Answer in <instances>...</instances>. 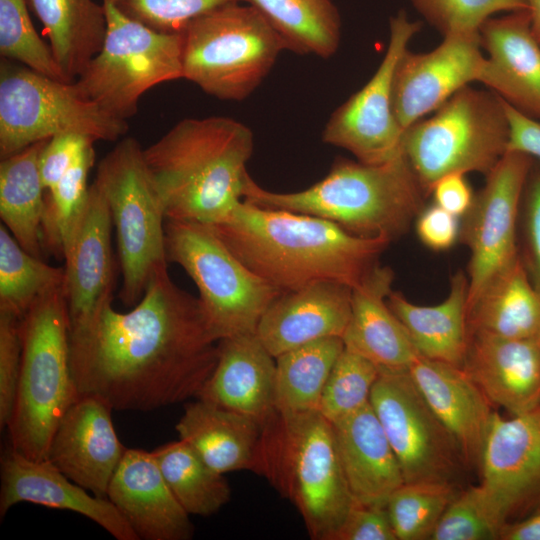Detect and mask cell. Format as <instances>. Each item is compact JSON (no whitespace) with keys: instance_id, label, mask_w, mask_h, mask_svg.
<instances>
[{"instance_id":"1","label":"cell","mask_w":540,"mask_h":540,"mask_svg":"<svg viewBox=\"0 0 540 540\" xmlns=\"http://www.w3.org/2000/svg\"><path fill=\"white\" fill-rule=\"evenodd\" d=\"M218 342L199 298L164 269L130 311L109 302L69 333L71 374L79 396L112 410L150 411L197 397L217 364Z\"/></svg>"},{"instance_id":"2","label":"cell","mask_w":540,"mask_h":540,"mask_svg":"<svg viewBox=\"0 0 540 540\" xmlns=\"http://www.w3.org/2000/svg\"><path fill=\"white\" fill-rule=\"evenodd\" d=\"M209 225L246 267L283 293L322 281L354 288L391 242L353 235L323 218L244 200Z\"/></svg>"},{"instance_id":"3","label":"cell","mask_w":540,"mask_h":540,"mask_svg":"<svg viewBox=\"0 0 540 540\" xmlns=\"http://www.w3.org/2000/svg\"><path fill=\"white\" fill-rule=\"evenodd\" d=\"M253 132L229 117L186 118L144 149L166 219L217 223L243 200Z\"/></svg>"},{"instance_id":"4","label":"cell","mask_w":540,"mask_h":540,"mask_svg":"<svg viewBox=\"0 0 540 540\" xmlns=\"http://www.w3.org/2000/svg\"><path fill=\"white\" fill-rule=\"evenodd\" d=\"M427 197L403 151L381 164L340 159L312 186L280 193L259 186L247 173L243 200L253 205L307 214L347 232L390 241L408 231Z\"/></svg>"},{"instance_id":"5","label":"cell","mask_w":540,"mask_h":540,"mask_svg":"<svg viewBox=\"0 0 540 540\" xmlns=\"http://www.w3.org/2000/svg\"><path fill=\"white\" fill-rule=\"evenodd\" d=\"M253 472L291 501L313 540H332L354 503L332 424L319 411H276L261 426Z\"/></svg>"},{"instance_id":"6","label":"cell","mask_w":540,"mask_h":540,"mask_svg":"<svg viewBox=\"0 0 540 540\" xmlns=\"http://www.w3.org/2000/svg\"><path fill=\"white\" fill-rule=\"evenodd\" d=\"M19 327L21 368L7 428L12 450L42 461L60 419L79 397L70 368L64 288L39 299Z\"/></svg>"},{"instance_id":"7","label":"cell","mask_w":540,"mask_h":540,"mask_svg":"<svg viewBox=\"0 0 540 540\" xmlns=\"http://www.w3.org/2000/svg\"><path fill=\"white\" fill-rule=\"evenodd\" d=\"M180 33L183 78L225 101L247 98L287 50L264 15L241 2L191 20Z\"/></svg>"},{"instance_id":"8","label":"cell","mask_w":540,"mask_h":540,"mask_svg":"<svg viewBox=\"0 0 540 540\" xmlns=\"http://www.w3.org/2000/svg\"><path fill=\"white\" fill-rule=\"evenodd\" d=\"M508 142L504 101L489 89L468 85L431 117L406 128L402 151L429 196L435 183L448 174L487 176L508 151Z\"/></svg>"},{"instance_id":"9","label":"cell","mask_w":540,"mask_h":540,"mask_svg":"<svg viewBox=\"0 0 540 540\" xmlns=\"http://www.w3.org/2000/svg\"><path fill=\"white\" fill-rule=\"evenodd\" d=\"M95 182L103 192L115 228L125 306L142 298L152 276L167 269L166 216L144 159L131 137L117 142L98 164Z\"/></svg>"},{"instance_id":"10","label":"cell","mask_w":540,"mask_h":540,"mask_svg":"<svg viewBox=\"0 0 540 540\" xmlns=\"http://www.w3.org/2000/svg\"><path fill=\"white\" fill-rule=\"evenodd\" d=\"M165 248L167 261L181 266L197 286L218 341L255 334L266 309L283 293L246 267L209 224L166 219Z\"/></svg>"},{"instance_id":"11","label":"cell","mask_w":540,"mask_h":540,"mask_svg":"<svg viewBox=\"0 0 540 540\" xmlns=\"http://www.w3.org/2000/svg\"><path fill=\"white\" fill-rule=\"evenodd\" d=\"M107 29L100 51L74 84L112 116L128 120L151 88L183 78L181 33L154 30L102 0Z\"/></svg>"},{"instance_id":"12","label":"cell","mask_w":540,"mask_h":540,"mask_svg":"<svg viewBox=\"0 0 540 540\" xmlns=\"http://www.w3.org/2000/svg\"><path fill=\"white\" fill-rule=\"evenodd\" d=\"M128 122L82 96L74 82L53 79L22 64H0V156L62 134L117 141Z\"/></svg>"},{"instance_id":"13","label":"cell","mask_w":540,"mask_h":540,"mask_svg":"<svg viewBox=\"0 0 540 540\" xmlns=\"http://www.w3.org/2000/svg\"><path fill=\"white\" fill-rule=\"evenodd\" d=\"M370 405L397 457L405 483H454L465 464L461 450L408 370L381 371L371 391Z\"/></svg>"},{"instance_id":"14","label":"cell","mask_w":540,"mask_h":540,"mask_svg":"<svg viewBox=\"0 0 540 540\" xmlns=\"http://www.w3.org/2000/svg\"><path fill=\"white\" fill-rule=\"evenodd\" d=\"M421 22L400 10L389 21L384 57L369 81L340 107L322 132V140L353 154L365 164H381L402 153L404 130L393 105V80L398 61Z\"/></svg>"},{"instance_id":"15","label":"cell","mask_w":540,"mask_h":540,"mask_svg":"<svg viewBox=\"0 0 540 540\" xmlns=\"http://www.w3.org/2000/svg\"><path fill=\"white\" fill-rule=\"evenodd\" d=\"M533 161L525 153L507 151L464 215L459 237L470 253L467 309L491 280L520 257L521 199Z\"/></svg>"},{"instance_id":"16","label":"cell","mask_w":540,"mask_h":540,"mask_svg":"<svg viewBox=\"0 0 540 540\" xmlns=\"http://www.w3.org/2000/svg\"><path fill=\"white\" fill-rule=\"evenodd\" d=\"M482 49L479 32H472L443 36L428 52L403 53L394 73L393 105L404 131L460 89L479 82L486 60Z\"/></svg>"},{"instance_id":"17","label":"cell","mask_w":540,"mask_h":540,"mask_svg":"<svg viewBox=\"0 0 540 540\" xmlns=\"http://www.w3.org/2000/svg\"><path fill=\"white\" fill-rule=\"evenodd\" d=\"M479 468L508 518L540 508V408L510 418L494 411Z\"/></svg>"},{"instance_id":"18","label":"cell","mask_w":540,"mask_h":540,"mask_svg":"<svg viewBox=\"0 0 540 540\" xmlns=\"http://www.w3.org/2000/svg\"><path fill=\"white\" fill-rule=\"evenodd\" d=\"M111 411L96 396H79L60 419L46 458L70 480L100 497H106L126 450L114 429Z\"/></svg>"},{"instance_id":"19","label":"cell","mask_w":540,"mask_h":540,"mask_svg":"<svg viewBox=\"0 0 540 540\" xmlns=\"http://www.w3.org/2000/svg\"><path fill=\"white\" fill-rule=\"evenodd\" d=\"M112 227L105 196L94 181L89 186L86 214L65 259L64 296L69 333L86 327L112 302L115 280Z\"/></svg>"},{"instance_id":"20","label":"cell","mask_w":540,"mask_h":540,"mask_svg":"<svg viewBox=\"0 0 540 540\" xmlns=\"http://www.w3.org/2000/svg\"><path fill=\"white\" fill-rule=\"evenodd\" d=\"M479 34L488 53L479 82L540 121V45L531 32L528 9L489 18Z\"/></svg>"},{"instance_id":"21","label":"cell","mask_w":540,"mask_h":540,"mask_svg":"<svg viewBox=\"0 0 540 540\" xmlns=\"http://www.w3.org/2000/svg\"><path fill=\"white\" fill-rule=\"evenodd\" d=\"M106 497L139 539L188 540L193 536L190 515L173 495L152 452L126 448Z\"/></svg>"},{"instance_id":"22","label":"cell","mask_w":540,"mask_h":540,"mask_svg":"<svg viewBox=\"0 0 540 540\" xmlns=\"http://www.w3.org/2000/svg\"><path fill=\"white\" fill-rule=\"evenodd\" d=\"M20 502L72 511L94 521L117 540H139L107 497L90 495L47 460L10 449L1 465L0 514Z\"/></svg>"},{"instance_id":"23","label":"cell","mask_w":540,"mask_h":540,"mask_svg":"<svg viewBox=\"0 0 540 540\" xmlns=\"http://www.w3.org/2000/svg\"><path fill=\"white\" fill-rule=\"evenodd\" d=\"M352 288L332 281L284 292L266 309L256 336L275 358L309 342L342 338L351 314Z\"/></svg>"},{"instance_id":"24","label":"cell","mask_w":540,"mask_h":540,"mask_svg":"<svg viewBox=\"0 0 540 540\" xmlns=\"http://www.w3.org/2000/svg\"><path fill=\"white\" fill-rule=\"evenodd\" d=\"M463 369L510 415L540 408V343L471 332Z\"/></svg>"},{"instance_id":"25","label":"cell","mask_w":540,"mask_h":540,"mask_svg":"<svg viewBox=\"0 0 540 540\" xmlns=\"http://www.w3.org/2000/svg\"><path fill=\"white\" fill-rule=\"evenodd\" d=\"M393 280V270L378 263L352 288L351 314L342 340L345 349L381 371H406L420 354L388 304Z\"/></svg>"},{"instance_id":"26","label":"cell","mask_w":540,"mask_h":540,"mask_svg":"<svg viewBox=\"0 0 540 540\" xmlns=\"http://www.w3.org/2000/svg\"><path fill=\"white\" fill-rule=\"evenodd\" d=\"M275 357L256 334L218 342V361L196 398L245 415L262 426L275 412Z\"/></svg>"},{"instance_id":"27","label":"cell","mask_w":540,"mask_h":540,"mask_svg":"<svg viewBox=\"0 0 540 540\" xmlns=\"http://www.w3.org/2000/svg\"><path fill=\"white\" fill-rule=\"evenodd\" d=\"M408 372L457 442L464 463L479 466L494 412L492 403L463 368L420 356Z\"/></svg>"},{"instance_id":"28","label":"cell","mask_w":540,"mask_h":540,"mask_svg":"<svg viewBox=\"0 0 540 540\" xmlns=\"http://www.w3.org/2000/svg\"><path fill=\"white\" fill-rule=\"evenodd\" d=\"M333 427L338 456L354 501L385 505L405 483L400 464L370 403Z\"/></svg>"},{"instance_id":"29","label":"cell","mask_w":540,"mask_h":540,"mask_svg":"<svg viewBox=\"0 0 540 540\" xmlns=\"http://www.w3.org/2000/svg\"><path fill=\"white\" fill-rule=\"evenodd\" d=\"M467 299L468 277L458 271L448 296L437 305H416L393 290L387 300L420 356L463 368L469 344Z\"/></svg>"},{"instance_id":"30","label":"cell","mask_w":540,"mask_h":540,"mask_svg":"<svg viewBox=\"0 0 540 540\" xmlns=\"http://www.w3.org/2000/svg\"><path fill=\"white\" fill-rule=\"evenodd\" d=\"M175 428L217 472L253 471L261 431L253 419L196 398L185 405Z\"/></svg>"},{"instance_id":"31","label":"cell","mask_w":540,"mask_h":540,"mask_svg":"<svg viewBox=\"0 0 540 540\" xmlns=\"http://www.w3.org/2000/svg\"><path fill=\"white\" fill-rule=\"evenodd\" d=\"M467 325L469 333L540 343V290L520 257L468 307Z\"/></svg>"},{"instance_id":"32","label":"cell","mask_w":540,"mask_h":540,"mask_svg":"<svg viewBox=\"0 0 540 540\" xmlns=\"http://www.w3.org/2000/svg\"><path fill=\"white\" fill-rule=\"evenodd\" d=\"M42 24L54 59L68 82H74L100 51L107 21L93 0H27Z\"/></svg>"},{"instance_id":"33","label":"cell","mask_w":540,"mask_h":540,"mask_svg":"<svg viewBox=\"0 0 540 540\" xmlns=\"http://www.w3.org/2000/svg\"><path fill=\"white\" fill-rule=\"evenodd\" d=\"M47 140L2 158L0 162L1 223L21 247L39 258L43 253L46 193L39 172V156Z\"/></svg>"},{"instance_id":"34","label":"cell","mask_w":540,"mask_h":540,"mask_svg":"<svg viewBox=\"0 0 540 540\" xmlns=\"http://www.w3.org/2000/svg\"><path fill=\"white\" fill-rule=\"evenodd\" d=\"M344 343L327 337L289 350L275 358V408L281 413L318 411L328 376Z\"/></svg>"},{"instance_id":"35","label":"cell","mask_w":540,"mask_h":540,"mask_svg":"<svg viewBox=\"0 0 540 540\" xmlns=\"http://www.w3.org/2000/svg\"><path fill=\"white\" fill-rule=\"evenodd\" d=\"M257 8L285 42L287 50L333 56L340 44L341 18L331 0H245Z\"/></svg>"},{"instance_id":"36","label":"cell","mask_w":540,"mask_h":540,"mask_svg":"<svg viewBox=\"0 0 540 540\" xmlns=\"http://www.w3.org/2000/svg\"><path fill=\"white\" fill-rule=\"evenodd\" d=\"M151 452L173 495L189 515L210 516L230 501L231 489L224 474L211 468L187 442L179 439Z\"/></svg>"},{"instance_id":"37","label":"cell","mask_w":540,"mask_h":540,"mask_svg":"<svg viewBox=\"0 0 540 540\" xmlns=\"http://www.w3.org/2000/svg\"><path fill=\"white\" fill-rule=\"evenodd\" d=\"M93 144L81 152L59 182L45 193L43 249L64 260L73 247L86 214L89 199L87 179L95 161Z\"/></svg>"},{"instance_id":"38","label":"cell","mask_w":540,"mask_h":540,"mask_svg":"<svg viewBox=\"0 0 540 540\" xmlns=\"http://www.w3.org/2000/svg\"><path fill=\"white\" fill-rule=\"evenodd\" d=\"M65 268L27 252L0 225V312L18 319L42 297L64 288Z\"/></svg>"},{"instance_id":"39","label":"cell","mask_w":540,"mask_h":540,"mask_svg":"<svg viewBox=\"0 0 540 540\" xmlns=\"http://www.w3.org/2000/svg\"><path fill=\"white\" fill-rule=\"evenodd\" d=\"M458 491L446 482H412L397 488L385 503L397 540L431 539Z\"/></svg>"},{"instance_id":"40","label":"cell","mask_w":540,"mask_h":540,"mask_svg":"<svg viewBox=\"0 0 540 540\" xmlns=\"http://www.w3.org/2000/svg\"><path fill=\"white\" fill-rule=\"evenodd\" d=\"M509 518L481 483L458 491L439 520L432 540H497Z\"/></svg>"},{"instance_id":"41","label":"cell","mask_w":540,"mask_h":540,"mask_svg":"<svg viewBox=\"0 0 540 540\" xmlns=\"http://www.w3.org/2000/svg\"><path fill=\"white\" fill-rule=\"evenodd\" d=\"M381 370L363 356L344 348L325 383L318 411L334 423L370 403Z\"/></svg>"},{"instance_id":"42","label":"cell","mask_w":540,"mask_h":540,"mask_svg":"<svg viewBox=\"0 0 540 540\" xmlns=\"http://www.w3.org/2000/svg\"><path fill=\"white\" fill-rule=\"evenodd\" d=\"M27 0H0V54L53 79L66 81L52 51L36 32Z\"/></svg>"},{"instance_id":"43","label":"cell","mask_w":540,"mask_h":540,"mask_svg":"<svg viewBox=\"0 0 540 540\" xmlns=\"http://www.w3.org/2000/svg\"><path fill=\"white\" fill-rule=\"evenodd\" d=\"M424 20L442 36L479 32L501 12L528 9L526 0H410Z\"/></svg>"},{"instance_id":"44","label":"cell","mask_w":540,"mask_h":540,"mask_svg":"<svg viewBox=\"0 0 540 540\" xmlns=\"http://www.w3.org/2000/svg\"><path fill=\"white\" fill-rule=\"evenodd\" d=\"M127 16L166 33L181 32L193 19L221 6L245 0H112Z\"/></svg>"},{"instance_id":"45","label":"cell","mask_w":540,"mask_h":540,"mask_svg":"<svg viewBox=\"0 0 540 540\" xmlns=\"http://www.w3.org/2000/svg\"><path fill=\"white\" fill-rule=\"evenodd\" d=\"M20 319L0 312V426L8 427L14 411L21 368Z\"/></svg>"},{"instance_id":"46","label":"cell","mask_w":540,"mask_h":540,"mask_svg":"<svg viewBox=\"0 0 540 540\" xmlns=\"http://www.w3.org/2000/svg\"><path fill=\"white\" fill-rule=\"evenodd\" d=\"M522 246L519 254L534 285L540 290V161L534 159L521 199Z\"/></svg>"},{"instance_id":"47","label":"cell","mask_w":540,"mask_h":540,"mask_svg":"<svg viewBox=\"0 0 540 540\" xmlns=\"http://www.w3.org/2000/svg\"><path fill=\"white\" fill-rule=\"evenodd\" d=\"M332 540H397L385 505L354 501Z\"/></svg>"},{"instance_id":"48","label":"cell","mask_w":540,"mask_h":540,"mask_svg":"<svg viewBox=\"0 0 540 540\" xmlns=\"http://www.w3.org/2000/svg\"><path fill=\"white\" fill-rule=\"evenodd\" d=\"M94 142L79 134H62L48 139L39 156V172L45 190L57 184L81 152Z\"/></svg>"},{"instance_id":"49","label":"cell","mask_w":540,"mask_h":540,"mask_svg":"<svg viewBox=\"0 0 540 540\" xmlns=\"http://www.w3.org/2000/svg\"><path fill=\"white\" fill-rule=\"evenodd\" d=\"M416 233L426 247L435 251L447 250L460 235L458 217L437 204L423 208L416 217Z\"/></svg>"},{"instance_id":"50","label":"cell","mask_w":540,"mask_h":540,"mask_svg":"<svg viewBox=\"0 0 540 540\" xmlns=\"http://www.w3.org/2000/svg\"><path fill=\"white\" fill-rule=\"evenodd\" d=\"M435 204L459 217L464 216L472 205L474 195L465 174L452 173L440 178L432 188Z\"/></svg>"},{"instance_id":"51","label":"cell","mask_w":540,"mask_h":540,"mask_svg":"<svg viewBox=\"0 0 540 540\" xmlns=\"http://www.w3.org/2000/svg\"><path fill=\"white\" fill-rule=\"evenodd\" d=\"M509 122L508 151H519L540 161V121L504 102Z\"/></svg>"},{"instance_id":"52","label":"cell","mask_w":540,"mask_h":540,"mask_svg":"<svg viewBox=\"0 0 540 540\" xmlns=\"http://www.w3.org/2000/svg\"><path fill=\"white\" fill-rule=\"evenodd\" d=\"M501 540H540V510L523 520L507 522Z\"/></svg>"},{"instance_id":"53","label":"cell","mask_w":540,"mask_h":540,"mask_svg":"<svg viewBox=\"0 0 540 540\" xmlns=\"http://www.w3.org/2000/svg\"><path fill=\"white\" fill-rule=\"evenodd\" d=\"M530 16L531 32L540 45V0H526Z\"/></svg>"}]
</instances>
